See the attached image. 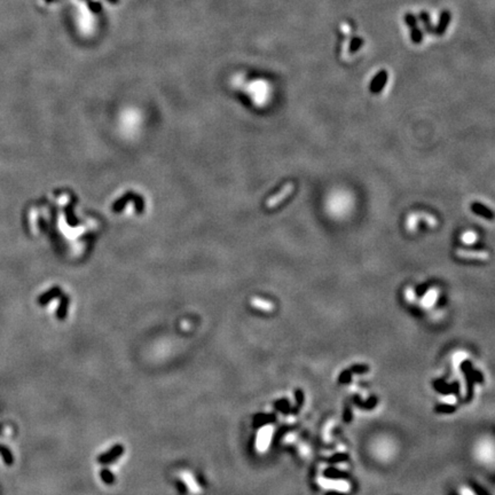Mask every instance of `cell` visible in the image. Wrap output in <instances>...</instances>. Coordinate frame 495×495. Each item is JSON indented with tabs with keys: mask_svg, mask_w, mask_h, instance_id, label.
<instances>
[{
	"mask_svg": "<svg viewBox=\"0 0 495 495\" xmlns=\"http://www.w3.org/2000/svg\"><path fill=\"white\" fill-rule=\"evenodd\" d=\"M475 455L483 464L493 463L495 460V445L490 439H481L475 447Z\"/></svg>",
	"mask_w": 495,
	"mask_h": 495,
	"instance_id": "cell-1",
	"label": "cell"
},
{
	"mask_svg": "<svg viewBox=\"0 0 495 495\" xmlns=\"http://www.w3.org/2000/svg\"><path fill=\"white\" fill-rule=\"evenodd\" d=\"M418 221H424L427 222L429 226L431 227H435L437 226V219H436L432 215L425 214V212H417V214H413L408 217V222L407 227L411 232H415L416 228H417V222Z\"/></svg>",
	"mask_w": 495,
	"mask_h": 495,
	"instance_id": "cell-2",
	"label": "cell"
},
{
	"mask_svg": "<svg viewBox=\"0 0 495 495\" xmlns=\"http://www.w3.org/2000/svg\"><path fill=\"white\" fill-rule=\"evenodd\" d=\"M455 255L458 258L475 259V260L486 261L490 259V252L486 250H467V249H457Z\"/></svg>",
	"mask_w": 495,
	"mask_h": 495,
	"instance_id": "cell-3",
	"label": "cell"
},
{
	"mask_svg": "<svg viewBox=\"0 0 495 495\" xmlns=\"http://www.w3.org/2000/svg\"><path fill=\"white\" fill-rule=\"evenodd\" d=\"M405 21L407 23V25L411 29L412 32V40L415 42V44H418V42L422 41V31L419 30L417 27V21L412 14H407L405 16Z\"/></svg>",
	"mask_w": 495,
	"mask_h": 495,
	"instance_id": "cell-4",
	"label": "cell"
},
{
	"mask_svg": "<svg viewBox=\"0 0 495 495\" xmlns=\"http://www.w3.org/2000/svg\"><path fill=\"white\" fill-rule=\"evenodd\" d=\"M386 81H388V71L383 70L374 78L373 83L370 85V91L373 93H379L383 90V87L385 86Z\"/></svg>",
	"mask_w": 495,
	"mask_h": 495,
	"instance_id": "cell-5",
	"label": "cell"
},
{
	"mask_svg": "<svg viewBox=\"0 0 495 495\" xmlns=\"http://www.w3.org/2000/svg\"><path fill=\"white\" fill-rule=\"evenodd\" d=\"M471 210L475 212V214L480 216V217L483 218H486L488 219V220H493V219L495 218V214L492 210H490L488 208H486V206L480 204V203H473L471 204Z\"/></svg>",
	"mask_w": 495,
	"mask_h": 495,
	"instance_id": "cell-6",
	"label": "cell"
},
{
	"mask_svg": "<svg viewBox=\"0 0 495 495\" xmlns=\"http://www.w3.org/2000/svg\"><path fill=\"white\" fill-rule=\"evenodd\" d=\"M59 295H60V289H59V288H53V289L47 291V293H44L38 297V304L40 305V306H46L51 300H53L57 297H59Z\"/></svg>",
	"mask_w": 495,
	"mask_h": 495,
	"instance_id": "cell-7",
	"label": "cell"
},
{
	"mask_svg": "<svg viewBox=\"0 0 495 495\" xmlns=\"http://www.w3.org/2000/svg\"><path fill=\"white\" fill-rule=\"evenodd\" d=\"M451 22V13L447 11H444L440 15V21H439V25L437 28V34L442 35L447 29L448 24Z\"/></svg>",
	"mask_w": 495,
	"mask_h": 495,
	"instance_id": "cell-8",
	"label": "cell"
},
{
	"mask_svg": "<svg viewBox=\"0 0 495 495\" xmlns=\"http://www.w3.org/2000/svg\"><path fill=\"white\" fill-rule=\"evenodd\" d=\"M0 455H1L2 461L6 465H12L14 463V456H13L12 452L7 446L0 445Z\"/></svg>",
	"mask_w": 495,
	"mask_h": 495,
	"instance_id": "cell-9",
	"label": "cell"
},
{
	"mask_svg": "<svg viewBox=\"0 0 495 495\" xmlns=\"http://www.w3.org/2000/svg\"><path fill=\"white\" fill-rule=\"evenodd\" d=\"M68 303H69V300H68L67 297H63L61 299V303H60V305H59L58 311H57V317L59 320H63V319H65V317H67Z\"/></svg>",
	"mask_w": 495,
	"mask_h": 495,
	"instance_id": "cell-10",
	"label": "cell"
},
{
	"mask_svg": "<svg viewBox=\"0 0 495 495\" xmlns=\"http://www.w3.org/2000/svg\"><path fill=\"white\" fill-rule=\"evenodd\" d=\"M119 450H120L119 447H115L114 450L108 452V453L101 455V456H99V462H101V463H108V462L113 461L117 455H119L120 453Z\"/></svg>",
	"mask_w": 495,
	"mask_h": 495,
	"instance_id": "cell-11",
	"label": "cell"
},
{
	"mask_svg": "<svg viewBox=\"0 0 495 495\" xmlns=\"http://www.w3.org/2000/svg\"><path fill=\"white\" fill-rule=\"evenodd\" d=\"M363 45V39L362 38H353L352 41H351V47H350V52L351 53H355V52H356L358 50H360V47Z\"/></svg>",
	"mask_w": 495,
	"mask_h": 495,
	"instance_id": "cell-12",
	"label": "cell"
},
{
	"mask_svg": "<svg viewBox=\"0 0 495 495\" xmlns=\"http://www.w3.org/2000/svg\"><path fill=\"white\" fill-rule=\"evenodd\" d=\"M419 18H421V21L424 23V27L427 29L428 32H431V24H430V16L427 12H422L419 14Z\"/></svg>",
	"mask_w": 495,
	"mask_h": 495,
	"instance_id": "cell-13",
	"label": "cell"
},
{
	"mask_svg": "<svg viewBox=\"0 0 495 495\" xmlns=\"http://www.w3.org/2000/svg\"><path fill=\"white\" fill-rule=\"evenodd\" d=\"M101 477H102V479L106 481V483H110V481H113V478H111L113 476H111V474L107 470H103L102 473H101Z\"/></svg>",
	"mask_w": 495,
	"mask_h": 495,
	"instance_id": "cell-14",
	"label": "cell"
},
{
	"mask_svg": "<svg viewBox=\"0 0 495 495\" xmlns=\"http://www.w3.org/2000/svg\"><path fill=\"white\" fill-rule=\"evenodd\" d=\"M342 31H343V34L349 35L351 32V27L349 24H346V23H344V24L342 25Z\"/></svg>",
	"mask_w": 495,
	"mask_h": 495,
	"instance_id": "cell-15",
	"label": "cell"
},
{
	"mask_svg": "<svg viewBox=\"0 0 495 495\" xmlns=\"http://www.w3.org/2000/svg\"><path fill=\"white\" fill-rule=\"evenodd\" d=\"M461 495H476V494H475L470 488H462Z\"/></svg>",
	"mask_w": 495,
	"mask_h": 495,
	"instance_id": "cell-16",
	"label": "cell"
},
{
	"mask_svg": "<svg viewBox=\"0 0 495 495\" xmlns=\"http://www.w3.org/2000/svg\"><path fill=\"white\" fill-rule=\"evenodd\" d=\"M108 1H110V2H117V0H108Z\"/></svg>",
	"mask_w": 495,
	"mask_h": 495,
	"instance_id": "cell-17",
	"label": "cell"
},
{
	"mask_svg": "<svg viewBox=\"0 0 495 495\" xmlns=\"http://www.w3.org/2000/svg\"><path fill=\"white\" fill-rule=\"evenodd\" d=\"M0 431H1V427H0Z\"/></svg>",
	"mask_w": 495,
	"mask_h": 495,
	"instance_id": "cell-18",
	"label": "cell"
}]
</instances>
